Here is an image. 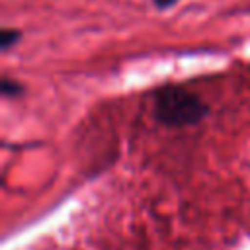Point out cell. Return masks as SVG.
<instances>
[{"label": "cell", "instance_id": "obj_4", "mask_svg": "<svg viewBox=\"0 0 250 250\" xmlns=\"http://www.w3.org/2000/svg\"><path fill=\"white\" fill-rule=\"evenodd\" d=\"M178 0H154V6H158L160 10H166V8H170V6H174Z\"/></svg>", "mask_w": 250, "mask_h": 250}, {"label": "cell", "instance_id": "obj_1", "mask_svg": "<svg viewBox=\"0 0 250 250\" xmlns=\"http://www.w3.org/2000/svg\"><path fill=\"white\" fill-rule=\"evenodd\" d=\"M207 111L205 102L182 86H164L154 96V117L166 127L197 125L205 119Z\"/></svg>", "mask_w": 250, "mask_h": 250}, {"label": "cell", "instance_id": "obj_3", "mask_svg": "<svg viewBox=\"0 0 250 250\" xmlns=\"http://www.w3.org/2000/svg\"><path fill=\"white\" fill-rule=\"evenodd\" d=\"M0 90H2V96H4V98H16V96H20V94L23 92L21 84L16 82V80H12V78H2Z\"/></svg>", "mask_w": 250, "mask_h": 250}, {"label": "cell", "instance_id": "obj_2", "mask_svg": "<svg viewBox=\"0 0 250 250\" xmlns=\"http://www.w3.org/2000/svg\"><path fill=\"white\" fill-rule=\"evenodd\" d=\"M20 31L18 29H12V27H4L2 33H0V49L2 51H8L10 47H14L18 41H20Z\"/></svg>", "mask_w": 250, "mask_h": 250}]
</instances>
